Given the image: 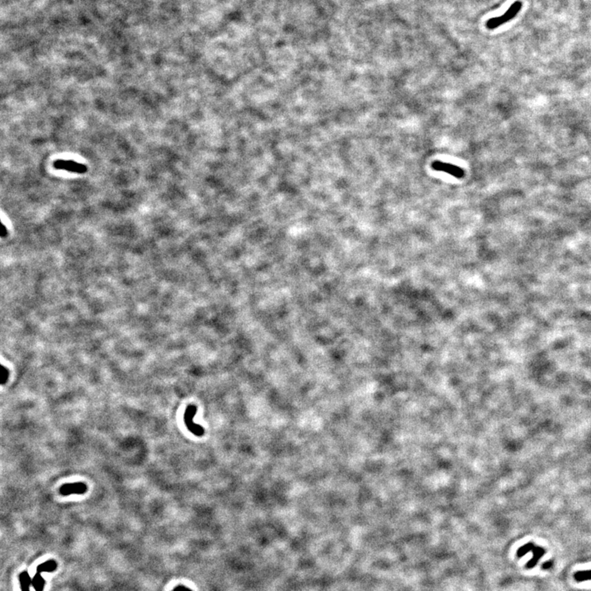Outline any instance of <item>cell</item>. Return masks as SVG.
Returning a JSON list of instances; mask_svg holds the SVG:
<instances>
[{"instance_id": "8fae6325", "label": "cell", "mask_w": 591, "mask_h": 591, "mask_svg": "<svg viewBox=\"0 0 591 591\" xmlns=\"http://www.w3.org/2000/svg\"><path fill=\"white\" fill-rule=\"evenodd\" d=\"M553 564H554V562H552V561H548V562H544V563L542 565V569H543V570L550 569L552 566H553Z\"/></svg>"}, {"instance_id": "52a82bcc", "label": "cell", "mask_w": 591, "mask_h": 591, "mask_svg": "<svg viewBox=\"0 0 591 591\" xmlns=\"http://www.w3.org/2000/svg\"><path fill=\"white\" fill-rule=\"evenodd\" d=\"M521 6H522V5H521V3L520 2V1H516L513 5H511L510 8L508 9V10L507 11L506 13H504V14L506 15V17H508V20L514 18L519 11L521 10Z\"/></svg>"}, {"instance_id": "ba28073f", "label": "cell", "mask_w": 591, "mask_h": 591, "mask_svg": "<svg viewBox=\"0 0 591 591\" xmlns=\"http://www.w3.org/2000/svg\"><path fill=\"white\" fill-rule=\"evenodd\" d=\"M574 578L577 582L591 581V570L580 571L574 574Z\"/></svg>"}, {"instance_id": "7c38bea8", "label": "cell", "mask_w": 591, "mask_h": 591, "mask_svg": "<svg viewBox=\"0 0 591 591\" xmlns=\"http://www.w3.org/2000/svg\"><path fill=\"white\" fill-rule=\"evenodd\" d=\"M176 591H191V590H190V589H187V588H184V587H180V588H179V589H177Z\"/></svg>"}, {"instance_id": "5b68a950", "label": "cell", "mask_w": 591, "mask_h": 591, "mask_svg": "<svg viewBox=\"0 0 591 591\" xmlns=\"http://www.w3.org/2000/svg\"><path fill=\"white\" fill-rule=\"evenodd\" d=\"M532 554H533V558H531V560L527 563V568H533L535 565L537 564L539 559L543 556V554H545V550H543V548L538 547L535 546L533 550H532Z\"/></svg>"}, {"instance_id": "8992f818", "label": "cell", "mask_w": 591, "mask_h": 591, "mask_svg": "<svg viewBox=\"0 0 591 591\" xmlns=\"http://www.w3.org/2000/svg\"><path fill=\"white\" fill-rule=\"evenodd\" d=\"M508 21L509 20H508V17L505 16V14H504L500 17H493V18L488 20L487 23H486V27H487L488 29H495L504 23H508Z\"/></svg>"}, {"instance_id": "30bf717a", "label": "cell", "mask_w": 591, "mask_h": 591, "mask_svg": "<svg viewBox=\"0 0 591 591\" xmlns=\"http://www.w3.org/2000/svg\"><path fill=\"white\" fill-rule=\"evenodd\" d=\"M9 369H7L5 366H2L1 369V377H0V381H1V385L6 384L9 380Z\"/></svg>"}, {"instance_id": "6da1fadb", "label": "cell", "mask_w": 591, "mask_h": 591, "mask_svg": "<svg viewBox=\"0 0 591 591\" xmlns=\"http://www.w3.org/2000/svg\"><path fill=\"white\" fill-rule=\"evenodd\" d=\"M54 167L56 169L66 170L68 172H75L79 174H83L87 172V167L85 164L77 163L73 160H56L54 163Z\"/></svg>"}, {"instance_id": "9c48e42d", "label": "cell", "mask_w": 591, "mask_h": 591, "mask_svg": "<svg viewBox=\"0 0 591 591\" xmlns=\"http://www.w3.org/2000/svg\"><path fill=\"white\" fill-rule=\"evenodd\" d=\"M535 546V544L532 543H528L525 544V545H523L522 547L520 548V549L517 550V557L521 558V557L524 556L527 553L532 551Z\"/></svg>"}, {"instance_id": "277c9868", "label": "cell", "mask_w": 591, "mask_h": 591, "mask_svg": "<svg viewBox=\"0 0 591 591\" xmlns=\"http://www.w3.org/2000/svg\"><path fill=\"white\" fill-rule=\"evenodd\" d=\"M87 486L85 484L77 482L63 485L59 489V493L62 496H69L72 494H84L87 492Z\"/></svg>"}, {"instance_id": "7a4b0ae2", "label": "cell", "mask_w": 591, "mask_h": 591, "mask_svg": "<svg viewBox=\"0 0 591 591\" xmlns=\"http://www.w3.org/2000/svg\"><path fill=\"white\" fill-rule=\"evenodd\" d=\"M196 411V407L193 405L187 407L184 415L185 423L191 433H194L195 435L202 436L205 433V429L201 425H196L193 422V418L195 417Z\"/></svg>"}, {"instance_id": "3957f363", "label": "cell", "mask_w": 591, "mask_h": 591, "mask_svg": "<svg viewBox=\"0 0 591 591\" xmlns=\"http://www.w3.org/2000/svg\"><path fill=\"white\" fill-rule=\"evenodd\" d=\"M432 168L435 169L436 171L446 172L448 174L455 177L456 179H462L464 177V171H463V168L456 166L454 164H449V163L435 161L432 164Z\"/></svg>"}]
</instances>
